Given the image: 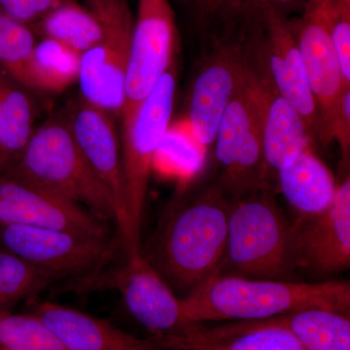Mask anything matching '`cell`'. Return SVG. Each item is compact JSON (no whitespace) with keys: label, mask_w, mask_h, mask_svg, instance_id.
<instances>
[{"label":"cell","mask_w":350,"mask_h":350,"mask_svg":"<svg viewBox=\"0 0 350 350\" xmlns=\"http://www.w3.org/2000/svg\"><path fill=\"white\" fill-rule=\"evenodd\" d=\"M0 350H68L34 313L0 310Z\"/></svg>","instance_id":"obj_27"},{"label":"cell","mask_w":350,"mask_h":350,"mask_svg":"<svg viewBox=\"0 0 350 350\" xmlns=\"http://www.w3.org/2000/svg\"><path fill=\"white\" fill-rule=\"evenodd\" d=\"M0 224L32 226L111 237L109 223L101 220L86 207L4 174H0Z\"/></svg>","instance_id":"obj_15"},{"label":"cell","mask_w":350,"mask_h":350,"mask_svg":"<svg viewBox=\"0 0 350 350\" xmlns=\"http://www.w3.org/2000/svg\"><path fill=\"white\" fill-rule=\"evenodd\" d=\"M177 41L170 0H138L121 116L142 103L174 63Z\"/></svg>","instance_id":"obj_13"},{"label":"cell","mask_w":350,"mask_h":350,"mask_svg":"<svg viewBox=\"0 0 350 350\" xmlns=\"http://www.w3.org/2000/svg\"><path fill=\"white\" fill-rule=\"evenodd\" d=\"M38 315L68 350H165L153 338H142L70 306L50 301H29Z\"/></svg>","instance_id":"obj_18"},{"label":"cell","mask_w":350,"mask_h":350,"mask_svg":"<svg viewBox=\"0 0 350 350\" xmlns=\"http://www.w3.org/2000/svg\"><path fill=\"white\" fill-rule=\"evenodd\" d=\"M100 21V42L82 55L78 84L80 96L121 117L125 103L133 16L128 0H84Z\"/></svg>","instance_id":"obj_8"},{"label":"cell","mask_w":350,"mask_h":350,"mask_svg":"<svg viewBox=\"0 0 350 350\" xmlns=\"http://www.w3.org/2000/svg\"><path fill=\"white\" fill-rule=\"evenodd\" d=\"M24 86L0 68V174L19 160L33 130V107Z\"/></svg>","instance_id":"obj_21"},{"label":"cell","mask_w":350,"mask_h":350,"mask_svg":"<svg viewBox=\"0 0 350 350\" xmlns=\"http://www.w3.org/2000/svg\"><path fill=\"white\" fill-rule=\"evenodd\" d=\"M265 187L234 200L220 275L255 280H289L296 271L291 222Z\"/></svg>","instance_id":"obj_3"},{"label":"cell","mask_w":350,"mask_h":350,"mask_svg":"<svg viewBox=\"0 0 350 350\" xmlns=\"http://www.w3.org/2000/svg\"><path fill=\"white\" fill-rule=\"evenodd\" d=\"M207 149L197 142L184 118L170 123L159 144L152 169L176 181L182 189L197 178L206 167Z\"/></svg>","instance_id":"obj_23"},{"label":"cell","mask_w":350,"mask_h":350,"mask_svg":"<svg viewBox=\"0 0 350 350\" xmlns=\"http://www.w3.org/2000/svg\"><path fill=\"white\" fill-rule=\"evenodd\" d=\"M306 0H229L222 18L241 21H254L268 11L289 18L300 12Z\"/></svg>","instance_id":"obj_30"},{"label":"cell","mask_w":350,"mask_h":350,"mask_svg":"<svg viewBox=\"0 0 350 350\" xmlns=\"http://www.w3.org/2000/svg\"><path fill=\"white\" fill-rule=\"evenodd\" d=\"M329 22L345 86L350 87V0H330Z\"/></svg>","instance_id":"obj_29"},{"label":"cell","mask_w":350,"mask_h":350,"mask_svg":"<svg viewBox=\"0 0 350 350\" xmlns=\"http://www.w3.org/2000/svg\"><path fill=\"white\" fill-rule=\"evenodd\" d=\"M119 244L122 241L118 234L96 237L32 226L0 224V246L53 283L66 280L81 282L98 275L115 256Z\"/></svg>","instance_id":"obj_6"},{"label":"cell","mask_w":350,"mask_h":350,"mask_svg":"<svg viewBox=\"0 0 350 350\" xmlns=\"http://www.w3.org/2000/svg\"><path fill=\"white\" fill-rule=\"evenodd\" d=\"M53 282L20 257L0 246V310L38 299Z\"/></svg>","instance_id":"obj_26"},{"label":"cell","mask_w":350,"mask_h":350,"mask_svg":"<svg viewBox=\"0 0 350 350\" xmlns=\"http://www.w3.org/2000/svg\"><path fill=\"white\" fill-rule=\"evenodd\" d=\"M213 146L221 169L216 182L232 200L275 187L265 158L259 109L245 71L221 119Z\"/></svg>","instance_id":"obj_7"},{"label":"cell","mask_w":350,"mask_h":350,"mask_svg":"<svg viewBox=\"0 0 350 350\" xmlns=\"http://www.w3.org/2000/svg\"><path fill=\"white\" fill-rule=\"evenodd\" d=\"M64 119L82 155L111 196L116 211V234L123 243L126 232L125 181L115 118L80 96Z\"/></svg>","instance_id":"obj_16"},{"label":"cell","mask_w":350,"mask_h":350,"mask_svg":"<svg viewBox=\"0 0 350 350\" xmlns=\"http://www.w3.org/2000/svg\"><path fill=\"white\" fill-rule=\"evenodd\" d=\"M80 53L66 44L45 38L36 44L29 63V89L47 93H62L78 81Z\"/></svg>","instance_id":"obj_24"},{"label":"cell","mask_w":350,"mask_h":350,"mask_svg":"<svg viewBox=\"0 0 350 350\" xmlns=\"http://www.w3.org/2000/svg\"><path fill=\"white\" fill-rule=\"evenodd\" d=\"M232 202L215 181L163 213L142 253L172 290L188 295L220 273Z\"/></svg>","instance_id":"obj_1"},{"label":"cell","mask_w":350,"mask_h":350,"mask_svg":"<svg viewBox=\"0 0 350 350\" xmlns=\"http://www.w3.org/2000/svg\"><path fill=\"white\" fill-rule=\"evenodd\" d=\"M330 142H337L340 147V172L342 179L349 175L350 163V88L340 94L337 109L334 113L329 130Z\"/></svg>","instance_id":"obj_31"},{"label":"cell","mask_w":350,"mask_h":350,"mask_svg":"<svg viewBox=\"0 0 350 350\" xmlns=\"http://www.w3.org/2000/svg\"><path fill=\"white\" fill-rule=\"evenodd\" d=\"M175 62L150 94L121 116V151L125 181L126 254L142 251V226L154 155L172 123L177 86Z\"/></svg>","instance_id":"obj_5"},{"label":"cell","mask_w":350,"mask_h":350,"mask_svg":"<svg viewBox=\"0 0 350 350\" xmlns=\"http://www.w3.org/2000/svg\"><path fill=\"white\" fill-rule=\"evenodd\" d=\"M81 288H110L121 294L129 312L152 334L161 347L180 337L191 327L186 321L181 299L159 275L142 251L126 254L125 262L83 280Z\"/></svg>","instance_id":"obj_10"},{"label":"cell","mask_w":350,"mask_h":350,"mask_svg":"<svg viewBox=\"0 0 350 350\" xmlns=\"http://www.w3.org/2000/svg\"><path fill=\"white\" fill-rule=\"evenodd\" d=\"M66 0H0V13L29 24L43 18Z\"/></svg>","instance_id":"obj_32"},{"label":"cell","mask_w":350,"mask_h":350,"mask_svg":"<svg viewBox=\"0 0 350 350\" xmlns=\"http://www.w3.org/2000/svg\"><path fill=\"white\" fill-rule=\"evenodd\" d=\"M1 174L47 189L116 225L111 196L78 148L66 119L48 120L34 131L19 160Z\"/></svg>","instance_id":"obj_4"},{"label":"cell","mask_w":350,"mask_h":350,"mask_svg":"<svg viewBox=\"0 0 350 350\" xmlns=\"http://www.w3.org/2000/svg\"><path fill=\"white\" fill-rule=\"evenodd\" d=\"M189 325L220 320H262L305 308H319L349 314L350 283L342 280L306 283L213 276L184 299Z\"/></svg>","instance_id":"obj_2"},{"label":"cell","mask_w":350,"mask_h":350,"mask_svg":"<svg viewBox=\"0 0 350 350\" xmlns=\"http://www.w3.org/2000/svg\"><path fill=\"white\" fill-rule=\"evenodd\" d=\"M291 241L297 269L328 275L349 268V175L340 179L333 202L323 213L295 218Z\"/></svg>","instance_id":"obj_17"},{"label":"cell","mask_w":350,"mask_h":350,"mask_svg":"<svg viewBox=\"0 0 350 350\" xmlns=\"http://www.w3.org/2000/svg\"><path fill=\"white\" fill-rule=\"evenodd\" d=\"M244 66L261 118L265 158L271 178L312 146L313 139L299 113L278 93L251 47L244 27Z\"/></svg>","instance_id":"obj_14"},{"label":"cell","mask_w":350,"mask_h":350,"mask_svg":"<svg viewBox=\"0 0 350 350\" xmlns=\"http://www.w3.org/2000/svg\"><path fill=\"white\" fill-rule=\"evenodd\" d=\"M0 170H1V167H0Z\"/></svg>","instance_id":"obj_34"},{"label":"cell","mask_w":350,"mask_h":350,"mask_svg":"<svg viewBox=\"0 0 350 350\" xmlns=\"http://www.w3.org/2000/svg\"><path fill=\"white\" fill-rule=\"evenodd\" d=\"M278 189L296 218L323 213L333 202L338 184L325 163L312 146L276 174Z\"/></svg>","instance_id":"obj_20"},{"label":"cell","mask_w":350,"mask_h":350,"mask_svg":"<svg viewBox=\"0 0 350 350\" xmlns=\"http://www.w3.org/2000/svg\"><path fill=\"white\" fill-rule=\"evenodd\" d=\"M36 38L27 24L0 13V68L29 89Z\"/></svg>","instance_id":"obj_28"},{"label":"cell","mask_w":350,"mask_h":350,"mask_svg":"<svg viewBox=\"0 0 350 350\" xmlns=\"http://www.w3.org/2000/svg\"><path fill=\"white\" fill-rule=\"evenodd\" d=\"M247 38L273 86L305 122L313 142L319 137V113L305 64L288 18L268 11L254 21H243Z\"/></svg>","instance_id":"obj_11"},{"label":"cell","mask_w":350,"mask_h":350,"mask_svg":"<svg viewBox=\"0 0 350 350\" xmlns=\"http://www.w3.org/2000/svg\"><path fill=\"white\" fill-rule=\"evenodd\" d=\"M167 350H305L286 329L268 319L236 321L207 329L197 324L165 345Z\"/></svg>","instance_id":"obj_19"},{"label":"cell","mask_w":350,"mask_h":350,"mask_svg":"<svg viewBox=\"0 0 350 350\" xmlns=\"http://www.w3.org/2000/svg\"><path fill=\"white\" fill-rule=\"evenodd\" d=\"M330 0H306L299 17L288 18L298 45L319 113V137L330 145L329 130L345 87L329 22Z\"/></svg>","instance_id":"obj_12"},{"label":"cell","mask_w":350,"mask_h":350,"mask_svg":"<svg viewBox=\"0 0 350 350\" xmlns=\"http://www.w3.org/2000/svg\"><path fill=\"white\" fill-rule=\"evenodd\" d=\"M40 20L45 38L66 44L81 55L100 42L103 34L96 13L75 0H66Z\"/></svg>","instance_id":"obj_25"},{"label":"cell","mask_w":350,"mask_h":350,"mask_svg":"<svg viewBox=\"0 0 350 350\" xmlns=\"http://www.w3.org/2000/svg\"><path fill=\"white\" fill-rule=\"evenodd\" d=\"M289 331L305 350H350L349 314L310 308L268 319Z\"/></svg>","instance_id":"obj_22"},{"label":"cell","mask_w":350,"mask_h":350,"mask_svg":"<svg viewBox=\"0 0 350 350\" xmlns=\"http://www.w3.org/2000/svg\"><path fill=\"white\" fill-rule=\"evenodd\" d=\"M224 31L216 36L200 64L183 117L197 142L208 150L221 119L244 78V27L241 21L222 19Z\"/></svg>","instance_id":"obj_9"},{"label":"cell","mask_w":350,"mask_h":350,"mask_svg":"<svg viewBox=\"0 0 350 350\" xmlns=\"http://www.w3.org/2000/svg\"><path fill=\"white\" fill-rule=\"evenodd\" d=\"M199 24L206 25L221 18L229 0H186Z\"/></svg>","instance_id":"obj_33"}]
</instances>
